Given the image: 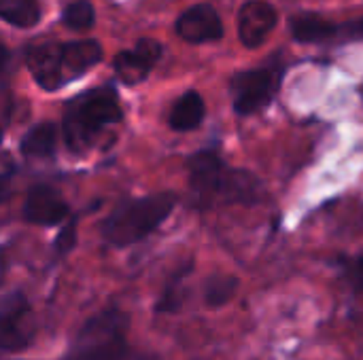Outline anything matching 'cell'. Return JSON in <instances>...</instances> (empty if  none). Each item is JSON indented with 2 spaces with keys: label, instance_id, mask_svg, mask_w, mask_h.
<instances>
[{
  "label": "cell",
  "instance_id": "obj_25",
  "mask_svg": "<svg viewBox=\"0 0 363 360\" xmlns=\"http://www.w3.org/2000/svg\"><path fill=\"white\" fill-rule=\"evenodd\" d=\"M0 142H2V129H0Z\"/></svg>",
  "mask_w": 363,
  "mask_h": 360
},
{
  "label": "cell",
  "instance_id": "obj_11",
  "mask_svg": "<svg viewBox=\"0 0 363 360\" xmlns=\"http://www.w3.org/2000/svg\"><path fill=\"white\" fill-rule=\"evenodd\" d=\"M162 57V45L153 38H140L132 51H119L115 55V72L121 83L125 85H138L143 83L151 68Z\"/></svg>",
  "mask_w": 363,
  "mask_h": 360
},
{
  "label": "cell",
  "instance_id": "obj_13",
  "mask_svg": "<svg viewBox=\"0 0 363 360\" xmlns=\"http://www.w3.org/2000/svg\"><path fill=\"white\" fill-rule=\"evenodd\" d=\"M62 55H64L66 79L74 81L81 74H85L89 68L100 64L104 53L96 40H74V42H62Z\"/></svg>",
  "mask_w": 363,
  "mask_h": 360
},
{
  "label": "cell",
  "instance_id": "obj_19",
  "mask_svg": "<svg viewBox=\"0 0 363 360\" xmlns=\"http://www.w3.org/2000/svg\"><path fill=\"white\" fill-rule=\"evenodd\" d=\"M191 272V265H187L185 269H181L166 286L164 295L160 297L157 306H155V312H168V314H174L181 310V303H183V293H181V286H183V278Z\"/></svg>",
  "mask_w": 363,
  "mask_h": 360
},
{
  "label": "cell",
  "instance_id": "obj_23",
  "mask_svg": "<svg viewBox=\"0 0 363 360\" xmlns=\"http://www.w3.org/2000/svg\"><path fill=\"white\" fill-rule=\"evenodd\" d=\"M9 187H11V178L6 174H0V202L6 199L9 195Z\"/></svg>",
  "mask_w": 363,
  "mask_h": 360
},
{
  "label": "cell",
  "instance_id": "obj_5",
  "mask_svg": "<svg viewBox=\"0 0 363 360\" xmlns=\"http://www.w3.org/2000/svg\"><path fill=\"white\" fill-rule=\"evenodd\" d=\"M285 76L283 64H266L251 70H238L230 79V95L236 115H255L279 93Z\"/></svg>",
  "mask_w": 363,
  "mask_h": 360
},
{
  "label": "cell",
  "instance_id": "obj_22",
  "mask_svg": "<svg viewBox=\"0 0 363 360\" xmlns=\"http://www.w3.org/2000/svg\"><path fill=\"white\" fill-rule=\"evenodd\" d=\"M9 57H11V53H9L6 45L0 42V76L4 74V70H6V66H9Z\"/></svg>",
  "mask_w": 363,
  "mask_h": 360
},
{
  "label": "cell",
  "instance_id": "obj_8",
  "mask_svg": "<svg viewBox=\"0 0 363 360\" xmlns=\"http://www.w3.org/2000/svg\"><path fill=\"white\" fill-rule=\"evenodd\" d=\"M26 66L32 79L47 91H55L68 83L66 70H64L62 42L45 40V42L32 45L26 51Z\"/></svg>",
  "mask_w": 363,
  "mask_h": 360
},
{
  "label": "cell",
  "instance_id": "obj_3",
  "mask_svg": "<svg viewBox=\"0 0 363 360\" xmlns=\"http://www.w3.org/2000/svg\"><path fill=\"white\" fill-rule=\"evenodd\" d=\"M177 195L162 191L155 195L121 202L102 223V238L117 248L132 246L153 233L174 210Z\"/></svg>",
  "mask_w": 363,
  "mask_h": 360
},
{
  "label": "cell",
  "instance_id": "obj_10",
  "mask_svg": "<svg viewBox=\"0 0 363 360\" xmlns=\"http://www.w3.org/2000/svg\"><path fill=\"white\" fill-rule=\"evenodd\" d=\"M279 23L277 8L266 0H247L238 11V38L247 49H257L266 42Z\"/></svg>",
  "mask_w": 363,
  "mask_h": 360
},
{
  "label": "cell",
  "instance_id": "obj_24",
  "mask_svg": "<svg viewBox=\"0 0 363 360\" xmlns=\"http://www.w3.org/2000/svg\"><path fill=\"white\" fill-rule=\"evenodd\" d=\"M2 276H4V259H2V252H0V282H2Z\"/></svg>",
  "mask_w": 363,
  "mask_h": 360
},
{
  "label": "cell",
  "instance_id": "obj_9",
  "mask_svg": "<svg viewBox=\"0 0 363 360\" xmlns=\"http://www.w3.org/2000/svg\"><path fill=\"white\" fill-rule=\"evenodd\" d=\"M177 34L191 45L213 42L223 38V21L217 8L208 2H200L183 11L174 25Z\"/></svg>",
  "mask_w": 363,
  "mask_h": 360
},
{
  "label": "cell",
  "instance_id": "obj_20",
  "mask_svg": "<svg viewBox=\"0 0 363 360\" xmlns=\"http://www.w3.org/2000/svg\"><path fill=\"white\" fill-rule=\"evenodd\" d=\"M342 272H345L347 282H349L357 293H363V255H359V257H351V259H345V261H342Z\"/></svg>",
  "mask_w": 363,
  "mask_h": 360
},
{
  "label": "cell",
  "instance_id": "obj_18",
  "mask_svg": "<svg viewBox=\"0 0 363 360\" xmlns=\"http://www.w3.org/2000/svg\"><path fill=\"white\" fill-rule=\"evenodd\" d=\"M62 21H64V25H68L70 30H77V32L89 30L96 21V13H94L91 2L89 0H74V2L66 4L62 11Z\"/></svg>",
  "mask_w": 363,
  "mask_h": 360
},
{
  "label": "cell",
  "instance_id": "obj_17",
  "mask_svg": "<svg viewBox=\"0 0 363 360\" xmlns=\"http://www.w3.org/2000/svg\"><path fill=\"white\" fill-rule=\"evenodd\" d=\"M238 291V278L230 274H215L204 282V303L208 308H223Z\"/></svg>",
  "mask_w": 363,
  "mask_h": 360
},
{
  "label": "cell",
  "instance_id": "obj_12",
  "mask_svg": "<svg viewBox=\"0 0 363 360\" xmlns=\"http://www.w3.org/2000/svg\"><path fill=\"white\" fill-rule=\"evenodd\" d=\"M68 214H70V206L57 189L47 185H38L30 189L23 204V219L28 223L40 227H53L60 225Z\"/></svg>",
  "mask_w": 363,
  "mask_h": 360
},
{
  "label": "cell",
  "instance_id": "obj_4",
  "mask_svg": "<svg viewBox=\"0 0 363 360\" xmlns=\"http://www.w3.org/2000/svg\"><path fill=\"white\" fill-rule=\"evenodd\" d=\"M125 312L111 308L91 316L74 335L64 360H123L128 354Z\"/></svg>",
  "mask_w": 363,
  "mask_h": 360
},
{
  "label": "cell",
  "instance_id": "obj_1",
  "mask_svg": "<svg viewBox=\"0 0 363 360\" xmlns=\"http://www.w3.org/2000/svg\"><path fill=\"white\" fill-rule=\"evenodd\" d=\"M189 193L196 208L217 204H257L264 197L262 180L242 168H230L215 151H198L187 159Z\"/></svg>",
  "mask_w": 363,
  "mask_h": 360
},
{
  "label": "cell",
  "instance_id": "obj_6",
  "mask_svg": "<svg viewBox=\"0 0 363 360\" xmlns=\"http://www.w3.org/2000/svg\"><path fill=\"white\" fill-rule=\"evenodd\" d=\"M289 30L294 40L302 45H325V42H347L363 38V17L347 23H336L317 13H296L289 19Z\"/></svg>",
  "mask_w": 363,
  "mask_h": 360
},
{
  "label": "cell",
  "instance_id": "obj_16",
  "mask_svg": "<svg viewBox=\"0 0 363 360\" xmlns=\"http://www.w3.org/2000/svg\"><path fill=\"white\" fill-rule=\"evenodd\" d=\"M0 19L15 28H32L40 21L38 0H0Z\"/></svg>",
  "mask_w": 363,
  "mask_h": 360
},
{
  "label": "cell",
  "instance_id": "obj_14",
  "mask_svg": "<svg viewBox=\"0 0 363 360\" xmlns=\"http://www.w3.org/2000/svg\"><path fill=\"white\" fill-rule=\"evenodd\" d=\"M204 115H206V106H204L202 95L189 89L174 102L168 123L174 132H191L200 127V123L204 121Z\"/></svg>",
  "mask_w": 363,
  "mask_h": 360
},
{
  "label": "cell",
  "instance_id": "obj_21",
  "mask_svg": "<svg viewBox=\"0 0 363 360\" xmlns=\"http://www.w3.org/2000/svg\"><path fill=\"white\" fill-rule=\"evenodd\" d=\"M74 238H77V223L70 221V223L57 233V238H55V244H53L55 252H57V255H68V252L72 250V246H74Z\"/></svg>",
  "mask_w": 363,
  "mask_h": 360
},
{
  "label": "cell",
  "instance_id": "obj_2",
  "mask_svg": "<svg viewBox=\"0 0 363 360\" xmlns=\"http://www.w3.org/2000/svg\"><path fill=\"white\" fill-rule=\"evenodd\" d=\"M123 119V110L119 104V95L113 87H96L72 102H68L64 112V140L66 146L81 155L87 153L100 138L106 125L119 123Z\"/></svg>",
  "mask_w": 363,
  "mask_h": 360
},
{
  "label": "cell",
  "instance_id": "obj_15",
  "mask_svg": "<svg viewBox=\"0 0 363 360\" xmlns=\"http://www.w3.org/2000/svg\"><path fill=\"white\" fill-rule=\"evenodd\" d=\"M57 146V125L51 121H40L26 132L21 138V155L28 159L53 157Z\"/></svg>",
  "mask_w": 363,
  "mask_h": 360
},
{
  "label": "cell",
  "instance_id": "obj_7",
  "mask_svg": "<svg viewBox=\"0 0 363 360\" xmlns=\"http://www.w3.org/2000/svg\"><path fill=\"white\" fill-rule=\"evenodd\" d=\"M34 337L32 310L21 293H11L0 299V350L19 352Z\"/></svg>",
  "mask_w": 363,
  "mask_h": 360
}]
</instances>
